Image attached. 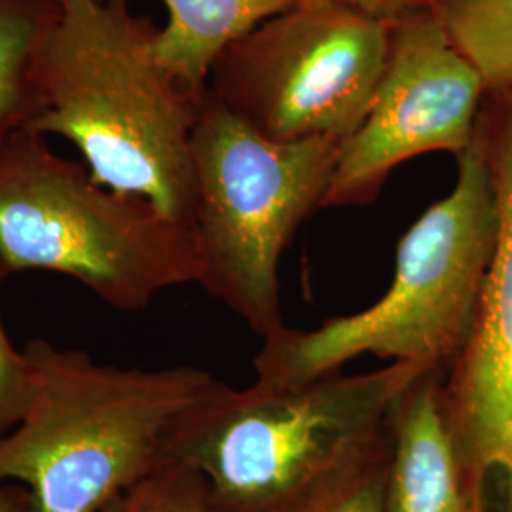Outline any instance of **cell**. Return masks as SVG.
Masks as SVG:
<instances>
[{"instance_id": "6da1fadb", "label": "cell", "mask_w": 512, "mask_h": 512, "mask_svg": "<svg viewBox=\"0 0 512 512\" xmlns=\"http://www.w3.org/2000/svg\"><path fill=\"white\" fill-rule=\"evenodd\" d=\"M158 31L133 0L61 6L29 129L65 139L97 183L147 200L192 234V131L205 92H188L158 61Z\"/></svg>"}, {"instance_id": "7a4b0ae2", "label": "cell", "mask_w": 512, "mask_h": 512, "mask_svg": "<svg viewBox=\"0 0 512 512\" xmlns=\"http://www.w3.org/2000/svg\"><path fill=\"white\" fill-rule=\"evenodd\" d=\"M423 368L332 372L293 385L219 380L173 427L164 459L196 471L226 512H310L393 442V418Z\"/></svg>"}, {"instance_id": "3957f363", "label": "cell", "mask_w": 512, "mask_h": 512, "mask_svg": "<svg viewBox=\"0 0 512 512\" xmlns=\"http://www.w3.org/2000/svg\"><path fill=\"white\" fill-rule=\"evenodd\" d=\"M31 401L0 437V482L18 484L33 512H103L150 475L173 427L215 378L196 366L103 365L78 349L31 340Z\"/></svg>"}, {"instance_id": "277c9868", "label": "cell", "mask_w": 512, "mask_h": 512, "mask_svg": "<svg viewBox=\"0 0 512 512\" xmlns=\"http://www.w3.org/2000/svg\"><path fill=\"white\" fill-rule=\"evenodd\" d=\"M456 160L452 192L399 241L384 296L319 329L285 327L262 340L256 382L300 384L365 355L446 376L473 336L497 236L494 190L475 137Z\"/></svg>"}, {"instance_id": "5b68a950", "label": "cell", "mask_w": 512, "mask_h": 512, "mask_svg": "<svg viewBox=\"0 0 512 512\" xmlns=\"http://www.w3.org/2000/svg\"><path fill=\"white\" fill-rule=\"evenodd\" d=\"M0 264L8 275H67L120 311L143 310L202 272L186 228L97 183L31 129L0 147Z\"/></svg>"}, {"instance_id": "8992f818", "label": "cell", "mask_w": 512, "mask_h": 512, "mask_svg": "<svg viewBox=\"0 0 512 512\" xmlns=\"http://www.w3.org/2000/svg\"><path fill=\"white\" fill-rule=\"evenodd\" d=\"M340 139L272 141L203 93L192 131L194 224L203 289L262 340L285 329L279 264L302 222L323 209Z\"/></svg>"}, {"instance_id": "52a82bcc", "label": "cell", "mask_w": 512, "mask_h": 512, "mask_svg": "<svg viewBox=\"0 0 512 512\" xmlns=\"http://www.w3.org/2000/svg\"><path fill=\"white\" fill-rule=\"evenodd\" d=\"M391 23L348 2L300 0L228 44L207 88L272 141H346L382 80Z\"/></svg>"}, {"instance_id": "ba28073f", "label": "cell", "mask_w": 512, "mask_h": 512, "mask_svg": "<svg viewBox=\"0 0 512 512\" xmlns=\"http://www.w3.org/2000/svg\"><path fill=\"white\" fill-rule=\"evenodd\" d=\"M484 82L425 2L391 23L389 54L366 118L342 143L323 209L374 202L393 169L471 147Z\"/></svg>"}, {"instance_id": "9c48e42d", "label": "cell", "mask_w": 512, "mask_h": 512, "mask_svg": "<svg viewBox=\"0 0 512 512\" xmlns=\"http://www.w3.org/2000/svg\"><path fill=\"white\" fill-rule=\"evenodd\" d=\"M475 139L497 211V236L475 330L440 384L461 467L490 512H512V86L484 93Z\"/></svg>"}, {"instance_id": "30bf717a", "label": "cell", "mask_w": 512, "mask_h": 512, "mask_svg": "<svg viewBox=\"0 0 512 512\" xmlns=\"http://www.w3.org/2000/svg\"><path fill=\"white\" fill-rule=\"evenodd\" d=\"M442 374L427 370L404 391L382 512H490L473 492L440 410Z\"/></svg>"}, {"instance_id": "8fae6325", "label": "cell", "mask_w": 512, "mask_h": 512, "mask_svg": "<svg viewBox=\"0 0 512 512\" xmlns=\"http://www.w3.org/2000/svg\"><path fill=\"white\" fill-rule=\"evenodd\" d=\"M300 0H164L167 23L154 42L158 61L194 95L207 90L220 52L258 23Z\"/></svg>"}, {"instance_id": "7c38bea8", "label": "cell", "mask_w": 512, "mask_h": 512, "mask_svg": "<svg viewBox=\"0 0 512 512\" xmlns=\"http://www.w3.org/2000/svg\"><path fill=\"white\" fill-rule=\"evenodd\" d=\"M59 18L55 0H0V147L40 114V63Z\"/></svg>"}, {"instance_id": "4fadbf2b", "label": "cell", "mask_w": 512, "mask_h": 512, "mask_svg": "<svg viewBox=\"0 0 512 512\" xmlns=\"http://www.w3.org/2000/svg\"><path fill=\"white\" fill-rule=\"evenodd\" d=\"M486 93L512 86V0H427Z\"/></svg>"}, {"instance_id": "5bb4252c", "label": "cell", "mask_w": 512, "mask_h": 512, "mask_svg": "<svg viewBox=\"0 0 512 512\" xmlns=\"http://www.w3.org/2000/svg\"><path fill=\"white\" fill-rule=\"evenodd\" d=\"M103 512H226L196 471L164 459Z\"/></svg>"}, {"instance_id": "9a60e30c", "label": "cell", "mask_w": 512, "mask_h": 512, "mask_svg": "<svg viewBox=\"0 0 512 512\" xmlns=\"http://www.w3.org/2000/svg\"><path fill=\"white\" fill-rule=\"evenodd\" d=\"M393 442L366 459L323 495L310 512H382Z\"/></svg>"}, {"instance_id": "2e32d148", "label": "cell", "mask_w": 512, "mask_h": 512, "mask_svg": "<svg viewBox=\"0 0 512 512\" xmlns=\"http://www.w3.org/2000/svg\"><path fill=\"white\" fill-rule=\"evenodd\" d=\"M0 264V285L6 277ZM33 391L29 361L23 349L14 348L0 313V437L10 433L23 418Z\"/></svg>"}, {"instance_id": "e0dca14e", "label": "cell", "mask_w": 512, "mask_h": 512, "mask_svg": "<svg viewBox=\"0 0 512 512\" xmlns=\"http://www.w3.org/2000/svg\"><path fill=\"white\" fill-rule=\"evenodd\" d=\"M380 18H399L404 12L423 6L427 0H340Z\"/></svg>"}, {"instance_id": "ac0fdd59", "label": "cell", "mask_w": 512, "mask_h": 512, "mask_svg": "<svg viewBox=\"0 0 512 512\" xmlns=\"http://www.w3.org/2000/svg\"><path fill=\"white\" fill-rule=\"evenodd\" d=\"M0 512H33L27 490L18 484L0 482Z\"/></svg>"}, {"instance_id": "d6986e66", "label": "cell", "mask_w": 512, "mask_h": 512, "mask_svg": "<svg viewBox=\"0 0 512 512\" xmlns=\"http://www.w3.org/2000/svg\"><path fill=\"white\" fill-rule=\"evenodd\" d=\"M55 2H59V6H67V4H71V2H76V0H55Z\"/></svg>"}]
</instances>
